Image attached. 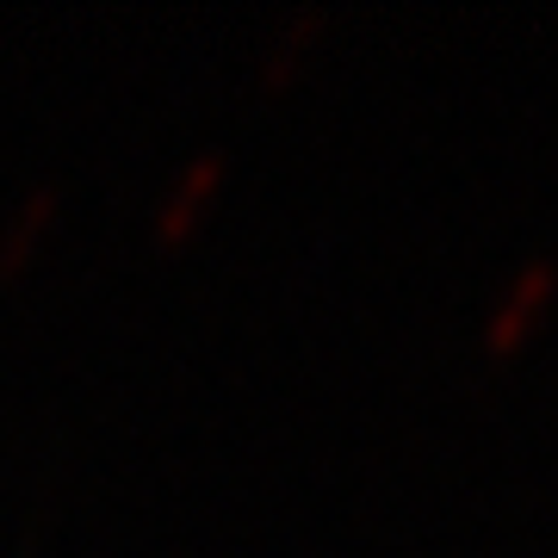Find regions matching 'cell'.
<instances>
[{"mask_svg": "<svg viewBox=\"0 0 558 558\" xmlns=\"http://www.w3.org/2000/svg\"><path fill=\"white\" fill-rule=\"evenodd\" d=\"M553 286H558V260L553 255H534L515 279H509V292L490 304V317H484V348H490V354H509V348L534 329L539 311H546Z\"/></svg>", "mask_w": 558, "mask_h": 558, "instance_id": "obj_1", "label": "cell"}, {"mask_svg": "<svg viewBox=\"0 0 558 558\" xmlns=\"http://www.w3.org/2000/svg\"><path fill=\"white\" fill-rule=\"evenodd\" d=\"M218 180H223V149H199V156L180 168V180L168 186V199L156 205V236H186V223L205 211V199L218 193Z\"/></svg>", "mask_w": 558, "mask_h": 558, "instance_id": "obj_2", "label": "cell"}, {"mask_svg": "<svg viewBox=\"0 0 558 558\" xmlns=\"http://www.w3.org/2000/svg\"><path fill=\"white\" fill-rule=\"evenodd\" d=\"M323 20H329L323 7H299L292 20L279 25V32H274V50L260 57V87H279V81L292 75V62H304V50H311V38L323 32Z\"/></svg>", "mask_w": 558, "mask_h": 558, "instance_id": "obj_3", "label": "cell"}, {"mask_svg": "<svg viewBox=\"0 0 558 558\" xmlns=\"http://www.w3.org/2000/svg\"><path fill=\"white\" fill-rule=\"evenodd\" d=\"M50 218H57V186H50V180H38V186L20 199V218L0 230V267H20L25 248L38 242V230H44Z\"/></svg>", "mask_w": 558, "mask_h": 558, "instance_id": "obj_4", "label": "cell"}]
</instances>
